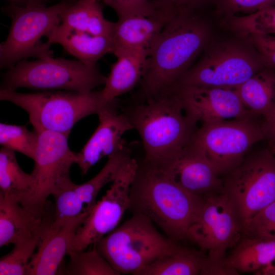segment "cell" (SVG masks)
I'll return each instance as SVG.
<instances>
[{"instance_id":"6da1fadb","label":"cell","mask_w":275,"mask_h":275,"mask_svg":"<svg viewBox=\"0 0 275 275\" xmlns=\"http://www.w3.org/2000/svg\"><path fill=\"white\" fill-rule=\"evenodd\" d=\"M210 37L200 11L174 15L150 49L140 82V98L144 100L169 91L190 68Z\"/></svg>"},{"instance_id":"7a4b0ae2","label":"cell","mask_w":275,"mask_h":275,"mask_svg":"<svg viewBox=\"0 0 275 275\" xmlns=\"http://www.w3.org/2000/svg\"><path fill=\"white\" fill-rule=\"evenodd\" d=\"M129 208L149 218L171 239H187L188 229L196 219L204 197L176 184L162 170L138 162L129 193Z\"/></svg>"},{"instance_id":"3957f363","label":"cell","mask_w":275,"mask_h":275,"mask_svg":"<svg viewBox=\"0 0 275 275\" xmlns=\"http://www.w3.org/2000/svg\"><path fill=\"white\" fill-rule=\"evenodd\" d=\"M138 132L147 163L162 169L191 142L198 129L174 93L143 100L125 113Z\"/></svg>"},{"instance_id":"277c9868","label":"cell","mask_w":275,"mask_h":275,"mask_svg":"<svg viewBox=\"0 0 275 275\" xmlns=\"http://www.w3.org/2000/svg\"><path fill=\"white\" fill-rule=\"evenodd\" d=\"M154 223L140 213L104 236L94 248L121 274L136 273L159 258L183 246L160 233Z\"/></svg>"},{"instance_id":"5b68a950","label":"cell","mask_w":275,"mask_h":275,"mask_svg":"<svg viewBox=\"0 0 275 275\" xmlns=\"http://www.w3.org/2000/svg\"><path fill=\"white\" fill-rule=\"evenodd\" d=\"M0 99L25 111L35 131L49 130L67 136L79 120L90 115H97L116 100L107 101L101 90H51L23 93L2 89Z\"/></svg>"},{"instance_id":"8992f818","label":"cell","mask_w":275,"mask_h":275,"mask_svg":"<svg viewBox=\"0 0 275 275\" xmlns=\"http://www.w3.org/2000/svg\"><path fill=\"white\" fill-rule=\"evenodd\" d=\"M73 0H62L51 6L34 3L21 7L9 4L4 9L11 19L6 40L0 45L1 69H9L30 57H51L50 44L41 41L59 25L62 15Z\"/></svg>"},{"instance_id":"52a82bcc","label":"cell","mask_w":275,"mask_h":275,"mask_svg":"<svg viewBox=\"0 0 275 275\" xmlns=\"http://www.w3.org/2000/svg\"><path fill=\"white\" fill-rule=\"evenodd\" d=\"M106 77L96 66L79 60L53 58L21 60L3 74L1 89L20 88L41 90L90 92L105 84Z\"/></svg>"},{"instance_id":"ba28073f","label":"cell","mask_w":275,"mask_h":275,"mask_svg":"<svg viewBox=\"0 0 275 275\" xmlns=\"http://www.w3.org/2000/svg\"><path fill=\"white\" fill-rule=\"evenodd\" d=\"M38 145L31 173V193L21 200V205L35 217L46 216L47 199L70 183V171L76 163V153L69 146L68 136L49 130L36 131Z\"/></svg>"},{"instance_id":"9c48e42d","label":"cell","mask_w":275,"mask_h":275,"mask_svg":"<svg viewBox=\"0 0 275 275\" xmlns=\"http://www.w3.org/2000/svg\"><path fill=\"white\" fill-rule=\"evenodd\" d=\"M246 117L203 123L191 140L218 174L238 166L254 145L265 139L261 123Z\"/></svg>"},{"instance_id":"30bf717a","label":"cell","mask_w":275,"mask_h":275,"mask_svg":"<svg viewBox=\"0 0 275 275\" xmlns=\"http://www.w3.org/2000/svg\"><path fill=\"white\" fill-rule=\"evenodd\" d=\"M226 174L221 190L233 202L244 231L256 213L275 201V157L268 148L261 150Z\"/></svg>"},{"instance_id":"8fae6325","label":"cell","mask_w":275,"mask_h":275,"mask_svg":"<svg viewBox=\"0 0 275 275\" xmlns=\"http://www.w3.org/2000/svg\"><path fill=\"white\" fill-rule=\"evenodd\" d=\"M265 67L257 51L252 52L236 43H221L208 49L172 88L198 86L234 89Z\"/></svg>"},{"instance_id":"7c38bea8","label":"cell","mask_w":275,"mask_h":275,"mask_svg":"<svg viewBox=\"0 0 275 275\" xmlns=\"http://www.w3.org/2000/svg\"><path fill=\"white\" fill-rule=\"evenodd\" d=\"M203 196L198 216L190 226L187 239L208 252V260L223 262L226 251L233 248L243 234V226L229 196L220 190Z\"/></svg>"},{"instance_id":"4fadbf2b","label":"cell","mask_w":275,"mask_h":275,"mask_svg":"<svg viewBox=\"0 0 275 275\" xmlns=\"http://www.w3.org/2000/svg\"><path fill=\"white\" fill-rule=\"evenodd\" d=\"M138 165L133 158L124 164L106 194L76 230L69 251H85L116 228L129 208L130 189Z\"/></svg>"},{"instance_id":"5bb4252c","label":"cell","mask_w":275,"mask_h":275,"mask_svg":"<svg viewBox=\"0 0 275 275\" xmlns=\"http://www.w3.org/2000/svg\"><path fill=\"white\" fill-rule=\"evenodd\" d=\"M167 92L177 96L187 115L197 123L256 117L244 106L234 89L181 86Z\"/></svg>"},{"instance_id":"9a60e30c","label":"cell","mask_w":275,"mask_h":275,"mask_svg":"<svg viewBox=\"0 0 275 275\" xmlns=\"http://www.w3.org/2000/svg\"><path fill=\"white\" fill-rule=\"evenodd\" d=\"M131 151L125 147L108 156V160L99 173L82 184L71 181L52 196L55 211L52 220L59 224L86 212H91L101 188L112 182L124 164L132 157Z\"/></svg>"},{"instance_id":"2e32d148","label":"cell","mask_w":275,"mask_h":275,"mask_svg":"<svg viewBox=\"0 0 275 275\" xmlns=\"http://www.w3.org/2000/svg\"><path fill=\"white\" fill-rule=\"evenodd\" d=\"M99 125L81 151L76 153V164L82 175L99 160L124 148V134L134 129L127 116L119 113L116 100L98 114Z\"/></svg>"},{"instance_id":"e0dca14e","label":"cell","mask_w":275,"mask_h":275,"mask_svg":"<svg viewBox=\"0 0 275 275\" xmlns=\"http://www.w3.org/2000/svg\"><path fill=\"white\" fill-rule=\"evenodd\" d=\"M160 170L178 185L194 194L204 196L222 187L219 175L191 141L174 160Z\"/></svg>"},{"instance_id":"ac0fdd59","label":"cell","mask_w":275,"mask_h":275,"mask_svg":"<svg viewBox=\"0 0 275 275\" xmlns=\"http://www.w3.org/2000/svg\"><path fill=\"white\" fill-rule=\"evenodd\" d=\"M90 212L82 213L60 224L52 221L31 259L26 275L57 274L76 230Z\"/></svg>"},{"instance_id":"d6986e66","label":"cell","mask_w":275,"mask_h":275,"mask_svg":"<svg viewBox=\"0 0 275 275\" xmlns=\"http://www.w3.org/2000/svg\"><path fill=\"white\" fill-rule=\"evenodd\" d=\"M171 13L155 8L147 15H136L118 20L113 35L114 54L127 49H150L167 22Z\"/></svg>"},{"instance_id":"ffe728a7","label":"cell","mask_w":275,"mask_h":275,"mask_svg":"<svg viewBox=\"0 0 275 275\" xmlns=\"http://www.w3.org/2000/svg\"><path fill=\"white\" fill-rule=\"evenodd\" d=\"M52 220L38 218L20 203L18 198L0 194V246L45 230Z\"/></svg>"},{"instance_id":"44dd1931","label":"cell","mask_w":275,"mask_h":275,"mask_svg":"<svg viewBox=\"0 0 275 275\" xmlns=\"http://www.w3.org/2000/svg\"><path fill=\"white\" fill-rule=\"evenodd\" d=\"M46 37L48 44H60L67 52L89 66H96L98 60L112 53L113 49V37L76 31L60 23Z\"/></svg>"},{"instance_id":"7402d4cb","label":"cell","mask_w":275,"mask_h":275,"mask_svg":"<svg viewBox=\"0 0 275 275\" xmlns=\"http://www.w3.org/2000/svg\"><path fill=\"white\" fill-rule=\"evenodd\" d=\"M149 50L146 49H127L116 52L117 61L101 92L104 99L112 102L116 98L132 89L140 82Z\"/></svg>"},{"instance_id":"603a6c76","label":"cell","mask_w":275,"mask_h":275,"mask_svg":"<svg viewBox=\"0 0 275 275\" xmlns=\"http://www.w3.org/2000/svg\"><path fill=\"white\" fill-rule=\"evenodd\" d=\"M99 0H73L62 15L60 24L76 31L113 37L116 22L106 19Z\"/></svg>"},{"instance_id":"cb8c5ba5","label":"cell","mask_w":275,"mask_h":275,"mask_svg":"<svg viewBox=\"0 0 275 275\" xmlns=\"http://www.w3.org/2000/svg\"><path fill=\"white\" fill-rule=\"evenodd\" d=\"M234 89L249 111L264 118L275 105V69L265 67Z\"/></svg>"},{"instance_id":"d4e9b609","label":"cell","mask_w":275,"mask_h":275,"mask_svg":"<svg viewBox=\"0 0 275 275\" xmlns=\"http://www.w3.org/2000/svg\"><path fill=\"white\" fill-rule=\"evenodd\" d=\"M223 264L238 272L257 270L275 259V242L261 240L243 235L233 248Z\"/></svg>"},{"instance_id":"484cf974","label":"cell","mask_w":275,"mask_h":275,"mask_svg":"<svg viewBox=\"0 0 275 275\" xmlns=\"http://www.w3.org/2000/svg\"><path fill=\"white\" fill-rule=\"evenodd\" d=\"M205 258L201 253L183 246L145 266L135 275L200 274Z\"/></svg>"},{"instance_id":"4316f807","label":"cell","mask_w":275,"mask_h":275,"mask_svg":"<svg viewBox=\"0 0 275 275\" xmlns=\"http://www.w3.org/2000/svg\"><path fill=\"white\" fill-rule=\"evenodd\" d=\"M33 184L31 174L26 173L19 166L15 151L2 147L0 150V194L15 196L20 200L31 193Z\"/></svg>"},{"instance_id":"83f0119b","label":"cell","mask_w":275,"mask_h":275,"mask_svg":"<svg viewBox=\"0 0 275 275\" xmlns=\"http://www.w3.org/2000/svg\"><path fill=\"white\" fill-rule=\"evenodd\" d=\"M69 261L59 274L68 275H120L94 247L92 250L68 251Z\"/></svg>"},{"instance_id":"f1b7e54d","label":"cell","mask_w":275,"mask_h":275,"mask_svg":"<svg viewBox=\"0 0 275 275\" xmlns=\"http://www.w3.org/2000/svg\"><path fill=\"white\" fill-rule=\"evenodd\" d=\"M46 229L25 237L16 242L13 250L1 258L0 274H26L29 264Z\"/></svg>"},{"instance_id":"f546056e","label":"cell","mask_w":275,"mask_h":275,"mask_svg":"<svg viewBox=\"0 0 275 275\" xmlns=\"http://www.w3.org/2000/svg\"><path fill=\"white\" fill-rule=\"evenodd\" d=\"M226 18L230 26L242 36L250 33L275 36V5L253 14Z\"/></svg>"},{"instance_id":"4dcf8cb0","label":"cell","mask_w":275,"mask_h":275,"mask_svg":"<svg viewBox=\"0 0 275 275\" xmlns=\"http://www.w3.org/2000/svg\"><path fill=\"white\" fill-rule=\"evenodd\" d=\"M38 136L25 126L0 124V144L3 147L19 152L34 160Z\"/></svg>"},{"instance_id":"1f68e13d","label":"cell","mask_w":275,"mask_h":275,"mask_svg":"<svg viewBox=\"0 0 275 275\" xmlns=\"http://www.w3.org/2000/svg\"><path fill=\"white\" fill-rule=\"evenodd\" d=\"M243 235L275 242V201L256 213L244 229Z\"/></svg>"},{"instance_id":"d6a6232c","label":"cell","mask_w":275,"mask_h":275,"mask_svg":"<svg viewBox=\"0 0 275 275\" xmlns=\"http://www.w3.org/2000/svg\"><path fill=\"white\" fill-rule=\"evenodd\" d=\"M217 13L225 17L249 15L264 8L274 6L275 0H214Z\"/></svg>"},{"instance_id":"836d02e7","label":"cell","mask_w":275,"mask_h":275,"mask_svg":"<svg viewBox=\"0 0 275 275\" xmlns=\"http://www.w3.org/2000/svg\"><path fill=\"white\" fill-rule=\"evenodd\" d=\"M112 8L118 20L136 15H147L155 10L152 0H99Z\"/></svg>"},{"instance_id":"e575fe53","label":"cell","mask_w":275,"mask_h":275,"mask_svg":"<svg viewBox=\"0 0 275 275\" xmlns=\"http://www.w3.org/2000/svg\"><path fill=\"white\" fill-rule=\"evenodd\" d=\"M243 36L262 57L267 67L275 69V36L250 33Z\"/></svg>"},{"instance_id":"d590c367","label":"cell","mask_w":275,"mask_h":275,"mask_svg":"<svg viewBox=\"0 0 275 275\" xmlns=\"http://www.w3.org/2000/svg\"><path fill=\"white\" fill-rule=\"evenodd\" d=\"M156 9L176 14L179 12L201 11L214 0H152Z\"/></svg>"},{"instance_id":"8d00e7d4","label":"cell","mask_w":275,"mask_h":275,"mask_svg":"<svg viewBox=\"0 0 275 275\" xmlns=\"http://www.w3.org/2000/svg\"><path fill=\"white\" fill-rule=\"evenodd\" d=\"M233 268L224 265L223 262H213L206 257L200 274H238Z\"/></svg>"},{"instance_id":"74e56055","label":"cell","mask_w":275,"mask_h":275,"mask_svg":"<svg viewBox=\"0 0 275 275\" xmlns=\"http://www.w3.org/2000/svg\"><path fill=\"white\" fill-rule=\"evenodd\" d=\"M261 126L268 143L275 142V105L268 115L263 118Z\"/></svg>"},{"instance_id":"f35d334b","label":"cell","mask_w":275,"mask_h":275,"mask_svg":"<svg viewBox=\"0 0 275 275\" xmlns=\"http://www.w3.org/2000/svg\"><path fill=\"white\" fill-rule=\"evenodd\" d=\"M9 2V4L16 6L23 7L30 4L34 3H48L51 0H5Z\"/></svg>"},{"instance_id":"ab89813d","label":"cell","mask_w":275,"mask_h":275,"mask_svg":"<svg viewBox=\"0 0 275 275\" xmlns=\"http://www.w3.org/2000/svg\"><path fill=\"white\" fill-rule=\"evenodd\" d=\"M262 270L264 274H275V263L272 262L263 267Z\"/></svg>"},{"instance_id":"60d3db41","label":"cell","mask_w":275,"mask_h":275,"mask_svg":"<svg viewBox=\"0 0 275 275\" xmlns=\"http://www.w3.org/2000/svg\"><path fill=\"white\" fill-rule=\"evenodd\" d=\"M268 148L275 157V142L269 143Z\"/></svg>"}]
</instances>
